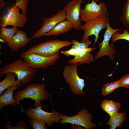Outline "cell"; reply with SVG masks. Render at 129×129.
Returning <instances> with one entry per match:
<instances>
[{"instance_id": "14", "label": "cell", "mask_w": 129, "mask_h": 129, "mask_svg": "<svg viewBox=\"0 0 129 129\" xmlns=\"http://www.w3.org/2000/svg\"><path fill=\"white\" fill-rule=\"evenodd\" d=\"M29 38L25 32L18 30L7 45L13 51H18L21 48L24 47L29 42Z\"/></svg>"}, {"instance_id": "11", "label": "cell", "mask_w": 129, "mask_h": 129, "mask_svg": "<svg viewBox=\"0 0 129 129\" xmlns=\"http://www.w3.org/2000/svg\"><path fill=\"white\" fill-rule=\"evenodd\" d=\"M92 119V115L86 108H84L79 111L73 116H68L63 114L58 123H60L61 124L70 123L83 126L86 129H92L96 125L91 122Z\"/></svg>"}, {"instance_id": "28", "label": "cell", "mask_w": 129, "mask_h": 129, "mask_svg": "<svg viewBox=\"0 0 129 129\" xmlns=\"http://www.w3.org/2000/svg\"><path fill=\"white\" fill-rule=\"evenodd\" d=\"M16 126L12 127L8 123H7L5 125V129H28V127L26 123L23 121H19L16 125Z\"/></svg>"}, {"instance_id": "29", "label": "cell", "mask_w": 129, "mask_h": 129, "mask_svg": "<svg viewBox=\"0 0 129 129\" xmlns=\"http://www.w3.org/2000/svg\"><path fill=\"white\" fill-rule=\"evenodd\" d=\"M121 87L129 88V74H127L120 80Z\"/></svg>"}, {"instance_id": "8", "label": "cell", "mask_w": 129, "mask_h": 129, "mask_svg": "<svg viewBox=\"0 0 129 129\" xmlns=\"http://www.w3.org/2000/svg\"><path fill=\"white\" fill-rule=\"evenodd\" d=\"M106 15L108 21L106 29L104 34L103 41L99 43L100 48L94 57L95 60H97L103 56H108L112 60H113V55L116 53L114 50L115 45L113 43L109 44V42L114 32L122 30L120 29L113 28L110 24L108 12Z\"/></svg>"}, {"instance_id": "18", "label": "cell", "mask_w": 129, "mask_h": 129, "mask_svg": "<svg viewBox=\"0 0 129 129\" xmlns=\"http://www.w3.org/2000/svg\"><path fill=\"white\" fill-rule=\"evenodd\" d=\"M16 75L13 72L6 74L4 79L0 83V94L1 95L3 91L11 86H19L23 85L21 82L15 80Z\"/></svg>"}, {"instance_id": "2", "label": "cell", "mask_w": 129, "mask_h": 129, "mask_svg": "<svg viewBox=\"0 0 129 129\" xmlns=\"http://www.w3.org/2000/svg\"><path fill=\"white\" fill-rule=\"evenodd\" d=\"M45 83H34L28 85L24 90H19L13 96L17 100V104L22 100L31 98L34 100L35 107H37L42 101L47 100L49 97L48 91L45 89Z\"/></svg>"}, {"instance_id": "32", "label": "cell", "mask_w": 129, "mask_h": 129, "mask_svg": "<svg viewBox=\"0 0 129 129\" xmlns=\"http://www.w3.org/2000/svg\"><path fill=\"white\" fill-rule=\"evenodd\" d=\"M96 2H97L99 1L100 0H94Z\"/></svg>"}, {"instance_id": "20", "label": "cell", "mask_w": 129, "mask_h": 129, "mask_svg": "<svg viewBox=\"0 0 129 129\" xmlns=\"http://www.w3.org/2000/svg\"><path fill=\"white\" fill-rule=\"evenodd\" d=\"M127 118L126 113L123 111L121 113L118 112L110 117L109 121L106 124L109 125L111 129H115L117 127H121L123 123Z\"/></svg>"}, {"instance_id": "16", "label": "cell", "mask_w": 129, "mask_h": 129, "mask_svg": "<svg viewBox=\"0 0 129 129\" xmlns=\"http://www.w3.org/2000/svg\"><path fill=\"white\" fill-rule=\"evenodd\" d=\"M20 86H14L10 87L6 90L0 97V109L6 106L10 105L15 107L17 104V100L13 97V92Z\"/></svg>"}, {"instance_id": "4", "label": "cell", "mask_w": 129, "mask_h": 129, "mask_svg": "<svg viewBox=\"0 0 129 129\" xmlns=\"http://www.w3.org/2000/svg\"><path fill=\"white\" fill-rule=\"evenodd\" d=\"M77 65V64H70L65 66L62 75L74 95H84L86 93L83 91V89L85 86L84 80L78 75Z\"/></svg>"}, {"instance_id": "21", "label": "cell", "mask_w": 129, "mask_h": 129, "mask_svg": "<svg viewBox=\"0 0 129 129\" xmlns=\"http://www.w3.org/2000/svg\"><path fill=\"white\" fill-rule=\"evenodd\" d=\"M0 29V39L7 43L10 41L18 31L17 27H13L11 28H7L6 27H1Z\"/></svg>"}, {"instance_id": "15", "label": "cell", "mask_w": 129, "mask_h": 129, "mask_svg": "<svg viewBox=\"0 0 129 129\" xmlns=\"http://www.w3.org/2000/svg\"><path fill=\"white\" fill-rule=\"evenodd\" d=\"M96 48H88L85 49H81L79 56L76 58L68 61V63L70 64H77L82 65L84 64H89L94 62L95 59L90 52Z\"/></svg>"}, {"instance_id": "31", "label": "cell", "mask_w": 129, "mask_h": 129, "mask_svg": "<svg viewBox=\"0 0 129 129\" xmlns=\"http://www.w3.org/2000/svg\"><path fill=\"white\" fill-rule=\"evenodd\" d=\"M72 46L75 48V55L74 58H77L79 56L80 49L78 46L75 45H73Z\"/></svg>"}, {"instance_id": "23", "label": "cell", "mask_w": 129, "mask_h": 129, "mask_svg": "<svg viewBox=\"0 0 129 129\" xmlns=\"http://www.w3.org/2000/svg\"><path fill=\"white\" fill-rule=\"evenodd\" d=\"M119 19L121 22L126 28L129 27V0H127L124 5Z\"/></svg>"}, {"instance_id": "24", "label": "cell", "mask_w": 129, "mask_h": 129, "mask_svg": "<svg viewBox=\"0 0 129 129\" xmlns=\"http://www.w3.org/2000/svg\"><path fill=\"white\" fill-rule=\"evenodd\" d=\"M129 30L126 29L124 30L122 33H120L119 31L114 32L111 38V42L113 43L117 40L124 39L129 41Z\"/></svg>"}, {"instance_id": "25", "label": "cell", "mask_w": 129, "mask_h": 129, "mask_svg": "<svg viewBox=\"0 0 129 129\" xmlns=\"http://www.w3.org/2000/svg\"><path fill=\"white\" fill-rule=\"evenodd\" d=\"M29 122L31 126L33 129H47L45 126V122L41 119L36 118H30Z\"/></svg>"}, {"instance_id": "5", "label": "cell", "mask_w": 129, "mask_h": 129, "mask_svg": "<svg viewBox=\"0 0 129 129\" xmlns=\"http://www.w3.org/2000/svg\"><path fill=\"white\" fill-rule=\"evenodd\" d=\"M60 57L59 52L50 56L46 57L34 53L22 54L20 56L32 68L35 69H45L55 64Z\"/></svg>"}, {"instance_id": "9", "label": "cell", "mask_w": 129, "mask_h": 129, "mask_svg": "<svg viewBox=\"0 0 129 129\" xmlns=\"http://www.w3.org/2000/svg\"><path fill=\"white\" fill-rule=\"evenodd\" d=\"M41 103L35 108H28L25 113L29 118H36L43 120L48 126H50L54 123H58L60 120L62 114L54 110L48 112L43 110Z\"/></svg>"}, {"instance_id": "26", "label": "cell", "mask_w": 129, "mask_h": 129, "mask_svg": "<svg viewBox=\"0 0 129 129\" xmlns=\"http://www.w3.org/2000/svg\"><path fill=\"white\" fill-rule=\"evenodd\" d=\"M71 41L73 45H76L81 49L87 48L92 44L91 41L89 40L88 38L82 42H79L78 41L74 39H72Z\"/></svg>"}, {"instance_id": "30", "label": "cell", "mask_w": 129, "mask_h": 129, "mask_svg": "<svg viewBox=\"0 0 129 129\" xmlns=\"http://www.w3.org/2000/svg\"><path fill=\"white\" fill-rule=\"evenodd\" d=\"M61 53L67 56L68 57L70 56H74L75 55V48L72 46L71 48L67 50H62Z\"/></svg>"}, {"instance_id": "27", "label": "cell", "mask_w": 129, "mask_h": 129, "mask_svg": "<svg viewBox=\"0 0 129 129\" xmlns=\"http://www.w3.org/2000/svg\"><path fill=\"white\" fill-rule=\"evenodd\" d=\"M15 4L21 9L22 13L26 15L27 13V6L28 3V0H15Z\"/></svg>"}, {"instance_id": "10", "label": "cell", "mask_w": 129, "mask_h": 129, "mask_svg": "<svg viewBox=\"0 0 129 129\" xmlns=\"http://www.w3.org/2000/svg\"><path fill=\"white\" fill-rule=\"evenodd\" d=\"M90 3L86 5L84 9L80 11L81 17L82 21L85 22L92 20L106 14L108 7L104 2L97 4L94 0H91Z\"/></svg>"}, {"instance_id": "13", "label": "cell", "mask_w": 129, "mask_h": 129, "mask_svg": "<svg viewBox=\"0 0 129 129\" xmlns=\"http://www.w3.org/2000/svg\"><path fill=\"white\" fill-rule=\"evenodd\" d=\"M66 19V12L63 9L59 10L57 14L50 17L44 18L41 28L36 31L29 40L42 36L43 34L49 32L58 23Z\"/></svg>"}, {"instance_id": "17", "label": "cell", "mask_w": 129, "mask_h": 129, "mask_svg": "<svg viewBox=\"0 0 129 129\" xmlns=\"http://www.w3.org/2000/svg\"><path fill=\"white\" fill-rule=\"evenodd\" d=\"M73 28L72 23L68 20H65L58 23L49 32L43 34L42 36H58L69 32Z\"/></svg>"}, {"instance_id": "22", "label": "cell", "mask_w": 129, "mask_h": 129, "mask_svg": "<svg viewBox=\"0 0 129 129\" xmlns=\"http://www.w3.org/2000/svg\"><path fill=\"white\" fill-rule=\"evenodd\" d=\"M122 87L120 80L105 84L102 89V94L104 96L113 92L116 89Z\"/></svg>"}, {"instance_id": "6", "label": "cell", "mask_w": 129, "mask_h": 129, "mask_svg": "<svg viewBox=\"0 0 129 129\" xmlns=\"http://www.w3.org/2000/svg\"><path fill=\"white\" fill-rule=\"evenodd\" d=\"M20 9L15 3L8 8L0 18L1 27L11 25L13 27H22L27 22L26 15L19 12Z\"/></svg>"}, {"instance_id": "7", "label": "cell", "mask_w": 129, "mask_h": 129, "mask_svg": "<svg viewBox=\"0 0 129 129\" xmlns=\"http://www.w3.org/2000/svg\"><path fill=\"white\" fill-rule=\"evenodd\" d=\"M106 15L105 14L94 20L85 22L83 25L81 26V29L84 31V32L80 42H83L90 36L94 35L95 36L94 45H95L98 41L100 32L102 29L107 28L108 21Z\"/></svg>"}, {"instance_id": "3", "label": "cell", "mask_w": 129, "mask_h": 129, "mask_svg": "<svg viewBox=\"0 0 129 129\" xmlns=\"http://www.w3.org/2000/svg\"><path fill=\"white\" fill-rule=\"evenodd\" d=\"M72 44L71 41L67 40H50L33 46L22 54L34 53L44 56H50L59 52L61 49Z\"/></svg>"}, {"instance_id": "1", "label": "cell", "mask_w": 129, "mask_h": 129, "mask_svg": "<svg viewBox=\"0 0 129 129\" xmlns=\"http://www.w3.org/2000/svg\"><path fill=\"white\" fill-rule=\"evenodd\" d=\"M38 69L32 67L22 59L16 60L5 64L0 69V77L9 72H12L17 76V80L23 85H26L32 81Z\"/></svg>"}, {"instance_id": "12", "label": "cell", "mask_w": 129, "mask_h": 129, "mask_svg": "<svg viewBox=\"0 0 129 129\" xmlns=\"http://www.w3.org/2000/svg\"><path fill=\"white\" fill-rule=\"evenodd\" d=\"M83 0H72L68 2L63 9L66 13V19L72 24L73 28L81 30L82 25L81 17V6Z\"/></svg>"}, {"instance_id": "19", "label": "cell", "mask_w": 129, "mask_h": 129, "mask_svg": "<svg viewBox=\"0 0 129 129\" xmlns=\"http://www.w3.org/2000/svg\"><path fill=\"white\" fill-rule=\"evenodd\" d=\"M100 106L102 109L111 117L118 112L121 105L119 103L112 100L105 99L102 102Z\"/></svg>"}]
</instances>
